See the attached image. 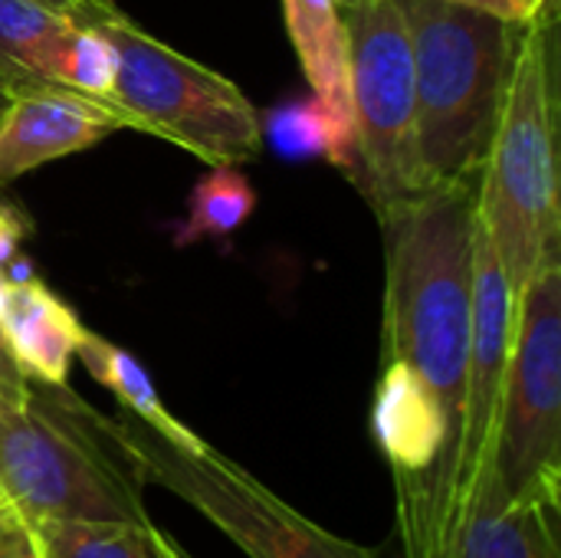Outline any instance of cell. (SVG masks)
I'll list each match as a JSON object with an SVG mask.
<instances>
[{"label":"cell","mask_w":561,"mask_h":558,"mask_svg":"<svg viewBox=\"0 0 561 558\" xmlns=\"http://www.w3.org/2000/svg\"><path fill=\"white\" fill-rule=\"evenodd\" d=\"M118 76V53L99 23H76L59 56L56 86L76 89L92 99H112Z\"/></svg>","instance_id":"cell-18"},{"label":"cell","mask_w":561,"mask_h":558,"mask_svg":"<svg viewBox=\"0 0 561 558\" xmlns=\"http://www.w3.org/2000/svg\"><path fill=\"white\" fill-rule=\"evenodd\" d=\"M3 503H7V500H3V493H0V506H3Z\"/></svg>","instance_id":"cell-28"},{"label":"cell","mask_w":561,"mask_h":558,"mask_svg":"<svg viewBox=\"0 0 561 558\" xmlns=\"http://www.w3.org/2000/svg\"><path fill=\"white\" fill-rule=\"evenodd\" d=\"M263 135H270L273 148L286 158H325L335 168L342 164L335 128H332L325 109L312 95L279 105L266 118Z\"/></svg>","instance_id":"cell-19"},{"label":"cell","mask_w":561,"mask_h":558,"mask_svg":"<svg viewBox=\"0 0 561 558\" xmlns=\"http://www.w3.org/2000/svg\"><path fill=\"white\" fill-rule=\"evenodd\" d=\"M0 558H46L36 526L16 516L7 503L0 506Z\"/></svg>","instance_id":"cell-21"},{"label":"cell","mask_w":561,"mask_h":558,"mask_svg":"<svg viewBox=\"0 0 561 558\" xmlns=\"http://www.w3.org/2000/svg\"><path fill=\"white\" fill-rule=\"evenodd\" d=\"M513 332H516V296L510 289V280L500 266V257L477 210L467 385H463V411H460V434H457L454 480H450V558L490 470L496 411H500L503 378L513 352Z\"/></svg>","instance_id":"cell-9"},{"label":"cell","mask_w":561,"mask_h":558,"mask_svg":"<svg viewBox=\"0 0 561 558\" xmlns=\"http://www.w3.org/2000/svg\"><path fill=\"white\" fill-rule=\"evenodd\" d=\"M256 210V191L237 164H214L191 191L184 217L174 224V243L191 247L204 240L233 237Z\"/></svg>","instance_id":"cell-17"},{"label":"cell","mask_w":561,"mask_h":558,"mask_svg":"<svg viewBox=\"0 0 561 558\" xmlns=\"http://www.w3.org/2000/svg\"><path fill=\"white\" fill-rule=\"evenodd\" d=\"M561 500L500 503L480 497L457 536L454 558H561Z\"/></svg>","instance_id":"cell-13"},{"label":"cell","mask_w":561,"mask_h":558,"mask_svg":"<svg viewBox=\"0 0 561 558\" xmlns=\"http://www.w3.org/2000/svg\"><path fill=\"white\" fill-rule=\"evenodd\" d=\"M85 335L76 309L39 276H3L0 345L16 372L39 385H66Z\"/></svg>","instance_id":"cell-11"},{"label":"cell","mask_w":561,"mask_h":558,"mask_svg":"<svg viewBox=\"0 0 561 558\" xmlns=\"http://www.w3.org/2000/svg\"><path fill=\"white\" fill-rule=\"evenodd\" d=\"M118 128L128 122L108 99L56 82L30 86L10 95L0 115V187L39 164L85 151Z\"/></svg>","instance_id":"cell-10"},{"label":"cell","mask_w":561,"mask_h":558,"mask_svg":"<svg viewBox=\"0 0 561 558\" xmlns=\"http://www.w3.org/2000/svg\"><path fill=\"white\" fill-rule=\"evenodd\" d=\"M398 3L411 36L424 184L480 178L526 26L447 0Z\"/></svg>","instance_id":"cell-3"},{"label":"cell","mask_w":561,"mask_h":558,"mask_svg":"<svg viewBox=\"0 0 561 558\" xmlns=\"http://www.w3.org/2000/svg\"><path fill=\"white\" fill-rule=\"evenodd\" d=\"M30 220L26 214L10 204V201H0V276H3V266H10L16 257H20V243L30 237Z\"/></svg>","instance_id":"cell-22"},{"label":"cell","mask_w":561,"mask_h":558,"mask_svg":"<svg viewBox=\"0 0 561 558\" xmlns=\"http://www.w3.org/2000/svg\"><path fill=\"white\" fill-rule=\"evenodd\" d=\"M342 23L355 122V171L348 181L381 220L431 191L417 158L411 36L398 0H358L342 7Z\"/></svg>","instance_id":"cell-8"},{"label":"cell","mask_w":561,"mask_h":558,"mask_svg":"<svg viewBox=\"0 0 561 558\" xmlns=\"http://www.w3.org/2000/svg\"><path fill=\"white\" fill-rule=\"evenodd\" d=\"M447 3L493 13L513 26H536L546 20H559V0H447Z\"/></svg>","instance_id":"cell-20"},{"label":"cell","mask_w":561,"mask_h":558,"mask_svg":"<svg viewBox=\"0 0 561 558\" xmlns=\"http://www.w3.org/2000/svg\"><path fill=\"white\" fill-rule=\"evenodd\" d=\"M72 20L36 0H0V59L33 82H56Z\"/></svg>","instance_id":"cell-16"},{"label":"cell","mask_w":561,"mask_h":558,"mask_svg":"<svg viewBox=\"0 0 561 558\" xmlns=\"http://www.w3.org/2000/svg\"><path fill=\"white\" fill-rule=\"evenodd\" d=\"M118 53L112 105L128 128L158 135L207 164H243L263 148V118L237 82L161 43L118 7L99 23Z\"/></svg>","instance_id":"cell-5"},{"label":"cell","mask_w":561,"mask_h":558,"mask_svg":"<svg viewBox=\"0 0 561 558\" xmlns=\"http://www.w3.org/2000/svg\"><path fill=\"white\" fill-rule=\"evenodd\" d=\"M286 30L312 99L325 109L342 164L339 171L352 178L355 171V122H352V89H348V39L339 0H283Z\"/></svg>","instance_id":"cell-12"},{"label":"cell","mask_w":561,"mask_h":558,"mask_svg":"<svg viewBox=\"0 0 561 558\" xmlns=\"http://www.w3.org/2000/svg\"><path fill=\"white\" fill-rule=\"evenodd\" d=\"M23 385H26V378L16 372V365H13L10 358H0V401H3V398L20 395V391H23Z\"/></svg>","instance_id":"cell-24"},{"label":"cell","mask_w":561,"mask_h":558,"mask_svg":"<svg viewBox=\"0 0 561 558\" xmlns=\"http://www.w3.org/2000/svg\"><path fill=\"white\" fill-rule=\"evenodd\" d=\"M76 358L85 365V372L105 391H112L118 398L125 414H131L135 421H141L154 434H161L168 444L184 447V451H197V447L207 444L204 437H197L187 424H181L164 408V401L158 398V388H154L151 375L145 372V365L131 352H125L122 345H115L105 335L85 329V335H82V342L76 349Z\"/></svg>","instance_id":"cell-14"},{"label":"cell","mask_w":561,"mask_h":558,"mask_svg":"<svg viewBox=\"0 0 561 558\" xmlns=\"http://www.w3.org/2000/svg\"><path fill=\"white\" fill-rule=\"evenodd\" d=\"M480 497L561 500V257L542 260L516 299L513 352Z\"/></svg>","instance_id":"cell-6"},{"label":"cell","mask_w":561,"mask_h":558,"mask_svg":"<svg viewBox=\"0 0 561 558\" xmlns=\"http://www.w3.org/2000/svg\"><path fill=\"white\" fill-rule=\"evenodd\" d=\"M46 558H194L154 523H39Z\"/></svg>","instance_id":"cell-15"},{"label":"cell","mask_w":561,"mask_h":558,"mask_svg":"<svg viewBox=\"0 0 561 558\" xmlns=\"http://www.w3.org/2000/svg\"><path fill=\"white\" fill-rule=\"evenodd\" d=\"M7 99H10V95H3V92H0V115H3V105H7Z\"/></svg>","instance_id":"cell-27"},{"label":"cell","mask_w":561,"mask_h":558,"mask_svg":"<svg viewBox=\"0 0 561 558\" xmlns=\"http://www.w3.org/2000/svg\"><path fill=\"white\" fill-rule=\"evenodd\" d=\"M105 421L108 434L145 483L171 490L247 558H378L371 549L355 546L293 510L210 444L184 451L131 414Z\"/></svg>","instance_id":"cell-7"},{"label":"cell","mask_w":561,"mask_h":558,"mask_svg":"<svg viewBox=\"0 0 561 558\" xmlns=\"http://www.w3.org/2000/svg\"><path fill=\"white\" fill-rule=\"evenodd\" d=\"M145 480L105 414L69 385H23L0 401V493L26 523H151Z\"/></svg>","instance_id":"cell-2"},{"label":"cell","mask_w":561,"mask_h":558,"mask_svg":"<svg viewBox=\"0 0 561 558\" xmlns=\"http://www.w3.org/2000/svg\"><path fill=\"white\" fill-rule=\"evenodd\" d=\"M30 86H43V82H33L30 76L16 72L13 66H7V62L0 59V92H3V95H16V92H23V89H30Z\"/></svg>","instance_id":"cell-25"},{"label":"cell","mask_w":561,"mask_h":558,"mask_svg":"<svg viewBox=\"0 0 561 558\" xmlns=\"http://www.w3.org/2000/svg\"><path fill=\"white\" fill-rule=\"evenodd\" d=\"M480 178L431 187L388 217L381 362L411 365L460 434ZM457 454V451H454Z\"/></svg>","instance_id":"cell-1"},{"label":"cell","mask_w":561,"mask_h":558,"mask_svg":"<svg viewBox=\"0 0 561 558\" xmlns=\"http://www.w3.org/2000/svg\"><path fill=\"white\" fill-rule=\"evenodd\" d=\"M36 3L69 16L72 23H102L115 10L112 0H36Z\"/></svg>","instance_id":"cell-23"},{"label":"cell","mask_w":561,"mask_h":558,"mask_svg":"<svg viewBox=\"0 0 561 558\" xmlns=\"http://www.w3.org/2000/svg\"><path fill=\"white\" fill-rule=\"evenodd\" d=\"M0 299H3V276H0ZM0 358H10V355L3 352V345H0Z\"/></svg>","instance_id":"cell-26"},{"label":"cell","mask_w":561,"mask_h":558,"mask_svg":"<svg viewBox=\"0 0 561 558\" xmlns=\"http://www.w3.org/2000/svg\"><path fill=\"white\" fill-rule=\"evenodd\" d=\"M559 20L526 26L496 132L480 171L477 210L519 299L542 260L561 257Z\"/></svg>","instance_id":"cell-4"}]
</instances>
